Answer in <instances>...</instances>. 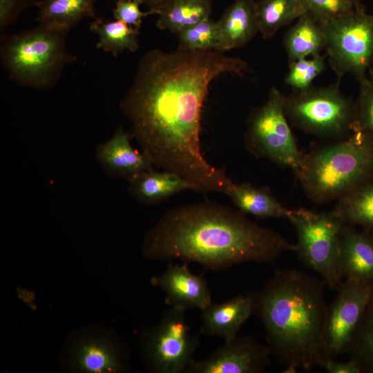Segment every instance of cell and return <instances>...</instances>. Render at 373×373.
Returning a JSON list of instances; mask_svg holds the SVG:
<instances>
[{"instance_id": "1", "label": "cell", "mask_w": 373, "mask_h": 373, "mask_svg": "<svg viewBox=\"0 0 373 373\" xmlns=\"http://www.w3.org/2000/svg\"><path fill=\"white\" fill-rule=\"evenodd\" d=\"M250 69L245 61L218 50L146 52L120 102L131 124V137L153 166L179 175L198 192L227 194L233 181L201 151L202 111L216 77L242 76Z\"/></svg>"}, {"instance_id": "2", "label": "cell", "mask_w": 373, "mask_h": 373, "mask_svg": "<svg viewBox=\"0 0 373 373\" xmlns=\"http://www.w3.org/2000/svg\"><path fill=\"white\" fill-rule=\"evenodd\" d=\"M142 250L149 260L179 259L216 271L247 262L274 264L296 246L239 210L205 200L167 210L146 235Z\"/></svg>"}, {"instance_id": "3", "label": "cell", "mask_w": 373, "mask_h": 373, "mask_svg": "<svg viewBox=\"0 0 373 373\" xmlns=\"http://www.w3.org/2000/svg\"><path fill=\"white\" fill-rule=\"evenodd\" d=\"M325 284L297 269H276L258 291L251 294L253 314L260 320L267 346L283 372L323 366L331 357L324 343L328 305Z\"/></svg>"}, {"instance_id": "4", "label": "cell", "mask_w": 373, "mask_h": 373, "mask_svg": "<svg viewBox=\"0 0 373 373\" xmlns=\"http://www.w3.org/2000/svg\"><path fill=\"white\" fill-rule=\"evenodd\" d=\"M294 172L315 203L340 199L373 179V137L353 131L336 143L303 155Z\"/></svg>"}, {"instance_id": "5", "label": "cell", "mask_w": 373, "mask_h": 373, "mask_svg": "<svg viewBox=\"0 0 373 373\" xmlns=\"http://www.w3.org/2000/svg\"><path fill=\"white\" fill-rule=\"evenodd\" d=\"M70 30L41 24L0 37V59L11 80L35 89L54 86L65 67L77 60L68 51Z\"/></svg>"}, {"instance_id": "6", "label": "cell", "mask_w": 373, "mask_h": 373, "mask_svg": "<svg viewBox=\"0 0 373 373\" xmlns=\"http://www.w3.org/2000/svg\"><path fill=\"white\" fill-rule=\"evenodd\" d=\"M286 218L296 230L300 260L325 285L338 290L343 283L338 273L343 218L335 209L317 213L305 208L289 209Z\"/></svg>"}, {"instance_id": "7", "label": "cell", "mask_w": 373, "mask_h": 373, "mask_svg": "<svg viewBox=\"0 0 373 373\" xmlns=\"http://www.w3.org/2000/svg\"><path fill=\"white\" fill-rule=\"evenodd\" d=\"M287 118L308 133L340 138L352 131L354 103L342 94L338 84L296 91L285 96Z\"/></svg>"}, {"instance_id": "8", "label": "cell", "mask_w": 373, "mask_h": 373, "mask_svg": "<svg viewBox=\"0 0 373 373\" xmlns=\"http://www.w3.org/2000/svg\"><path fill=\"white\" fill-rule=\"evenodd\" d=\"M285 99L277 88L270 89L265 103L254 108L248 117L244 144L256 157L294 171L303 155L287 122Z\"/></svg>"}, {"instance_id": "9", "label": "cell", "mask_w": 373, "mask_h": 373, "mask_svg": "<svg viewBox=\"0 0 373 373\" xmlns=\"http://www.w3.org/2000/svg\"><path fill=\"white\" fill-rule=\"evenodd\" d=\"M325 50L339 79L346 74L358 82L373 62V14L358 3L351 12L325 25Z\"/></svg>"}, {"instance_id": "10", "label": "cell", "mask_w": 373, "mask_h": 373, "mask_svg": "<svg viewBox=\"0 0 373 373\" xmlns=\"http://www.w3.org/2000/svg\"><path fill=\"white\" fill-rule=\"evenodd\" d=\"M186 310L170 306L144 336L150 369L157 373H189L200 343L187 323Z\"/></svg>"}, {"instance_id": "11", "label": "cell", "mask_w": 373, "mask_h": 373, "mask_svg": "<svg viewBox=\"0 0 373 373\" xmlns=\"http://www.w3.org/2000/svg\"><path fill=\"white\" fill-rule=\"evenodd\" d=\"M338 294L328 306L324 343L327 354L334 357L347 352L373 290L343 281Z\"/></svg>"}, {"instance_id": "12", "label": "cell", "mask_w": 373, "mask_h": 373, "mask_svg": "<svg viewBox=\"0 0 373 373\" xmlns=\"http://www.w3.org/2000/svg\"><path fill=\"white\" fill-rule=\"evenodd\" d=\"M268 346L248 336H236L207 358L193 362L189 373H259L269 365Z\"/></svg>"}, {"instance_id": "13", "label": "cell", "mask_w": 373, "mask_h": 373, "mask_svg": "<svg viewBox=\"0 0 373 373\" xmlns=\"http://www.w3.org/2000/svg\"><path fill=\"white\" fill-rule=\"evenodd\" d=\"M338 273L342 280L373 290V235L345 223L341 237Z\"/></svg>"}, {"instance_id": "14", "label": "cell", "mask_w": 373, "mask_h": 373, "mask_svg": "<svg viewBox=\"0 0 373 373\" xmlns=\"http://www.w3.org/2000/svg\"><path fill=\"white\" fill-rule=\"evenodd\" d=\"M188 265L184 262L182 265L170 264L153 282L165 293L170 306L202 311L211 303V291L203 276L191 273Z\"/></svg>"}, {"instance_id": "15", "label": "cell", "mask_w": 373, "mask_h": 373, "mask_svg": "<svg viewBox=\"0 0 373 373\" xmlns=\"http://www.w3.org/2000/svg\"><path fill=\"white\" fill-rule=\"evenodd\" d=\"M131 137L130 133L119 126L110 139L96 146L95 151L96 160L107 174L128 182L153 169L148 157L131 145Z\"/></svg>"}, {"instance_id": "16", "label": "cell", "mask_w": 373, "mask_h": 373, "mask_svg": "<svg viewBox=\"0 0 373 373\" xmlns=\"http://www.w3.org/2000/svg\"><path fill=\"white\" fill-rule=\"evenodd\" d=\"M253 314L251 294H239L225 302L211 303L202 310V334L217 336L224 341L234 338L242 325Z\"/></svg>"}, {"instance_id": "17", "label": "cell", "mask_w": 373, "mask_h": 373, "mask_svg": "<svg viewBox=\"0 0 373 373\" xmlns=\"http://www.w3.org/2000/svg\"><path fill=\"white\" fill-rule=\"evenodd\" d=\"M220 51L238 48L247 44L258 32L254 0H236L217 21Z\"/></svg>"}, {"instance_id": "18", "label": "cell", "mask_w": 373, "mask_h": 373, "mask_svg": "<svg viewBox=\"0 0 373 373\" xmlns=\"http://www.w3.org/2000/svg\"><path fill=\"white\" fill-rule=\"evenodd\" d=\"M128 183L129 193L145 205L157 204L184 190L198 192L194 184L166 171H146L129 180Z\"/></svg>"}, {"instance_id": "19", "label": "cell", "mask_w": 373, "mask_h": 373, "mask_svg": "<svg viewBox=\"0 0 373 373\" xmlns=\"http://www.w3.org/2000/svg\"><path fill=\"white\" fill-rule=\"evenodd\" d=\"M283 43L289 61L320 55L325 50V25L306 12L285 33Z\"/></svg>"}, {"instance_id": "20", "label": "cell", "mask_w": 373, "mask_h": 373, "mask_svg": "<svg viewBox=\"0 0 373 373\" xmlns=\"http://www.w3.org/2000/svg\"><path fill=\"white\" fill-rule=\"evenodd\" d=\"M226 195L240 212L258 218H286L289 211L268 187L233 182Z\"/></svg>"}, {"instance_id": "21", "label": "cell", "mask_w": 373, "mask_h": 373, "mask_svg": "<svg viewBox=\"0 0 373 373\" xmlns=\"http://www.w3.org/2000/svg\"><path fill=\"white\" fill-rule=\"evenodd\" d=\"M75 370L84 372H121L125 365L112 343L101 338H89L77 343L73 353Z\"/></svg>"}, {"instance_id": "22", "label": "cell", "mask_w": 373, "mask_h": 373, "mask_svg": "<svg viewBox=\"0 0 373 373\" xmlns=\"http://www.w3.org/2000/svg\"><path fill=\"white\" fill-rule=\"evenodd\" d=\"M96 0H38L36 21L70 30L86 17L95 18Z\"/></svg>"}, {"instance_id": "23", "label": "cell", "mask_w": 373, "mask_h": 373, "mask_svg": "<svg viewBox=\"0 0 373 373\" xmlns=\"http://www.w3.org/2000/svg\"><path fill=\"white\" fill-rule=\"evenodd\" d=\"M212 0H171L155 13L156 26L177 35L209 18Z\"/></svg>"}, {"instance_id": "24", "label": "cell", "mask_w": 373, "mask_h": 373, "mask_svg": "<svg viewBox=\"0 0 373 373\" xmlns=\"http://www.w3.org/2000/svg\"><path fill=\"white\" fill-rule=\"evenodd\" d=\"M258 32L269 39L281 28L306 13L300 0H259L256 2Z\"/></svg>"}, {"instance_id": "25", "label": "cell", "mask_w": 373, "mask_h": 373, "mask_svg": "<svg viewBox=\"0 0 373 373\" xmlns=\"http://www.w3.org/2000/svg\"><path fill=\"white\" fill-rule=\"evenodd\" d=\"M89 28L99 36L97 48L110 52L114 57L124 50L134 52L139 48L140 30L122 21L105 22L103 19L95 18Z\"/></svg>"}, {"instance_id": "26", "label": "cell", "mask_w": 373, "mask_h": 373, "mask_svg": "<svg viewBox=\"0 0 373 373\" xmlns=\"http://www.w3.org/2000/svg\"><path fill=\"white\" fill-rule=\"evenodd\" d=\"M338 200L334 209L345 223L373 231V179Z\"/></svg>"}, {"instance_id": "27", "label": "cell", "mask_w": 373, "mask_h": 373, "mask_svg": "<svg viewBox=\"0 0 373 373\" xmlns=\"http://www.w3.org/2000/svg\"><path fill=\"white\" fill-rule=\"evenodd\" d=\"M361 373H373V293L347 352Z\"/></svg>"}, {"instance_id": "28", "label": "cell", "mask_w": 373, "mask_h": 373, "mask_svg": "<svg viewBox=\"0 0 373 373\" xmlns=\"http://www.w3.org/2000/svg\"><path fill=\"white\" fill-rule=\"evenodd\" d=\"M178 48L189 50L220 51L217 22L207 18L177 35Z\"/></svg>"}, {"instance_id": "29", "label": "cell", "mask_w": 373, "mask_h": 373, "mask_svg": "<svg viewBox=\"0 0 373 373\" xmlns=\"http://www.w3.org/2000/svg\"><path fill=\"white\" fill-rule=\"evenodd\" d=\"M326 57L320 55L290 61L285 83L296 91L310 88L313 81L325 70Z\"/></svg>"}, {"instance_id": "30", "label": "cell", "mask_w": 373, "mask_h": 373, "mask_svg": "<svg viewBox=\"0 0 373 373\" xmlns=\"http://www.w3.org/2000/svg\"><path fill=\"white\" fill-rule=\"evenodd\" d=\"M305 12L325 25L352 11L358 0H300Z\"/></svg>"}, {"instance_id": "31", "label": "cell", "mask_w": 373, "mask_h": 373, "mask_svg": "<svg viewBox=\"0 0 373 373\" xmlns=\"http://www.w3.org/2000/svg\"><path fill=\"white\" fill-rule=\"evenodd\" d=\"M359 84L358 95L354 102L352 131H365L373 137V84L367 77Z\"/></svg>"}, {"instance_id": "32", "label": "cell", "mask_w": 373, "mask_h": 373, "mask_svg": "<svg viewBox=\"0 0 373 373\" xmlns=\"http://www.w3.org/2000/svg\"><path fill=\"white\" fill-rule=\"evenodd\" d=\"M141 4H142L141 0H117L113 10V17L116 20L122 21L140 30L142 19L151 15L149 10L141 11L140 9Z\"/></svg>"}, {"instance_id": "33", "label": "cell", "mask_w": 373, "mask_h": 373, "mask_svg": "<svg viewBox=\"0 0 373 373\" xmlns=\"http://www.w3.org/2000/svg\"><path fill=\"white\" fill-rule=\"evenodd\" d=\"M38 0H0V37L27 8L35 6Z\"/></svg>"}, {"instance_id": "34", "label": "cell", "mask_w": 373, "mask_h": 373, "mask_svg": "<svg viewBox=\"0 0 373 373\" xmlns=\"http://www.w3.org/2000/svg\"><path fill=\"white\" fill-rule=\"evenodd\" d=\"M322 367L329 373H361L358 364L350 358L346 362H338L329 358L323 363Z\"/></svg>"}, {"instance_id": "35", "label": "cell", "mask_w": 373, "mask_h": 373, "mask_svg": "<svg viewBox=\"0 0 373 373\" xmlns=\"http://www.w3.org/2000/svg\"><path fill=\"white\" fill-rule=\"evenodd\" d=\"M142 4L146 6L151 15H154L156 12L171 0H141Z\"/></svg>"}, {"instance_id": "36", "label": "cell", "mask_w": 373, "mask_h": 373, "mask_svg": "<svg viewBox=\"0 0 373 373\" xmlns=\"http://www.w3.org/2000/svg\"><path fill=\"white\" fill-rule=\"evenodd\" d=\"M369 70L370 73V77H368V79L370 82L373 84V62Z\"/></svg>"}, {"instance_id": "37", "label": "cell", "mask_w": 373, "mask_h": 373, "mask_svg": "<svg viewBox=\"0 0 373 373\" xmlns=\"http://www.w3.org/2000/svg\"><path fill=\"white\" fill-rule=\"evenodd\" d=\"M368 232L371 233L373 235V231H368Z\"/></svg>"}]
</instances>
